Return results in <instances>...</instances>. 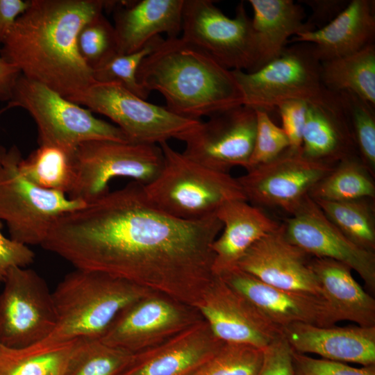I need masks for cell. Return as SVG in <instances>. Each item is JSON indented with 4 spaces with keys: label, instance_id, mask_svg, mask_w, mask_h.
<instances>
[{
    "label": "cell",
    "instance_id": "6da1fadb",
    "mask_svg": "<svg viewBox=\"0 0 375 375\" xmlns=\"http://www.w3.org/2000/svg\"><path fill=\"white\" fill-rule=\"evenodd\" d=\"M215 214L173 217L131 181L60 217L41 245L76 269L117 277L194 307L214 278Z\"/></svg>",
    "mask_w": 375,
    "mask_h": 375
},
{
    "label": "cell",
    "instance_id": "7a4b0ae2",
    "mask_svg": "<svg viewBox=\"0 0 375 375\" xmlns=\"http://www.w3.org/2000/svg\"><path fill=\"white\" fill-rule=\"evenodd\" d=\"M108 1L31 0L1 44V54L28 79L65 98L95 81L78 50V35Z\"/></svg>",
    "mask_w": 375,
    "mask_h": 375
},
{
    "label": "cell",
    "instance_id": "3957f363",
    "mask_svg": "<svg viewBox=\"0 0 375 375\" xmlns=\"http://www.w3.org/2000/svg\"><path fill=\"white\" fill-rule=\"evenodd\" d=\"M137 80L148 93L157 91L173 113L201 120L244 105L229 70L181 37L167 38L141 62Z\"/></svg>",
    "mask_w": 375,
    "mask_h": 375
},
{
    "label": "cell",
    "instance_id": "277c9868",
    "mask_svg": "<svg viewBox=\"0 0 375 375\" xmlns=\"http://www.w3.org/2000/svg\"><path fill=\"white\" fill-rule=\"evenodd\" d=\"M153 292L108 274L76 269L52 292L57 324L45 340L100 339L122 310Z\"/></svg>",
    "mask_w": 375,
    "mask_h": 375
},
{
    "label": "cell",
    "instance_id": "5b68a950",
    "mask_svg": "<svg viewBox=\"0 0 375 375\" xmlns=\"http://www.w3.org/2000/svg\"><path fill=\"white\" fill-rule=\"evenodd\" d=\"M159 145L163 153L162 169L143 188L149 200L161 210L193 221L215 215L226 202L247 201L237 178L229 173L211 169L191 160L168 142Z\"/></svg>",
    "mask_w": 375,
    "mask_h": 375
},
{
    "label": "cell",
    "instance_id": "8992f818",
    "mask_svg": "<svg viewBox=\"0 0 375 375\" xmlns=\"http://www.w3.org/2000/svg\"><path fill=\"white\" fill-rule=\"evenodd\" d=\"M12 107L24 108L33 119L40 145L56 147L71 156L85 142H128L115 125L97 118L89 109L22 74L6 108Z\"/></svg>",
    "mask_w": 375,
    "mask_h": 375
},
{
    "label": "cell",
    "instance_id": "52a82bcc",
    "mask_svg": "<svg viewBox=\"0 0 375 375\" xmlns=\"http://www.w3.org/2000/svg\"><path fill=\"white\" fill-rule=\"evenodd\" d=\"M22 158L12 146L0 148V221L10 238L25 245H42L56 221L85 205L66 194L41 188L19 172Z\"/></svg>",
    "mask_w": 375,
    "mask_h": 375
},
{
    "label": "cell",
    "instance_id": "ba28073f",
    "mask_svg": "<svg viewBox=\"0 0 375 375\" xmlns=\"http://www.w3.org/2000/svg\"><path fill=\"white\" fill-rule=\"evenodd\" d=\"M66 99L107 117L133 143L159 145L171 139L182 141L201 122L147 102L115 82L94 81Z\"/></svg>",
    "mask_w": 375,
    "mask_h": 375
},
{
    "label": "cell",
    "instance_id": "9c48e42d",
    "mask_svg": "<svg viewBox=\"0 0 375 375\" xmlns=\"http://www.w3.org/2000/svg\"><path fill=\"white\" fill-rule=\"evenodd\" d=\"M242 92L244 105L269 114L290 100L319 101L328 93L321 79V62L312 45L298 42L258 69L231 70Z\"/></svg>",
    "mask_w": 375,
    "mask_h": 375
},
{
    "label": "cell",
    "instance_id": "30bf717a",
    "mask_svg": "<svg viewBox=\"0 0 375 375\" xmlns=\"http://www.w3.org/2000/svg\"><path fill=\"white\" fill-rule=\"evenodd\" d=\"M72 160L74 181L69 197L88 203L109 192L115 178L149 183L162 169L163 153L158 144L92 140L79 145Z\"/></svg>",
    "mask_w": 375,
    "mask_h": 375
},
{
    "label": "cell",
    "instance_id": "8fae6325",
    "mask_svg": "<svg viewBox=\"0 0 375 375\" xmlns=\"http://www.w3.org/2000/svg\"><path fill=\"white\" fill-rule=\"evenodd\" d=\"M210 0H184L181 38L229 70L256 69L257 51L251 19L241 1L233 18Z\"/></svg>",
    "mask_w": 375,
    "mask_h": 375
},
{
    "label": "cell",
    "instance_id": "7c38bea8",
    "mask_svg": "<svg viewBox=\"0 0 375 375\" xmlns=\"http://www.w3.org/2000/svg\"><path fill=\"white\" fill-rule=\"evenodd\" d=\"M0 293V344L24 348L47 339L57 324L52 292L27 267L10 268Z\"/></svg>",
    "mask_w": 375,
    "mask_h": 375
},
{
    "label": "cell",
    "instance_id": "4fadbf2b",
    "mask_svg": "<svg viewBox=\"0 0 375 375\" xmlns=\"http://www.w3.org/2000/svg\"><path fill=\"white\" fill-rule=\"evenodd\" d=\"M202 319L195 308L153 292L122 310L99 340L135 353L168 340Z\"/></svg>",
    "mask_w": 375,
    "mask_h": 375
},
{
    "label": "cell",
    "instance_id": "5bb4252c",
    "mask_svg": "<svg viewBox=\"0 0 375 375\" xmlns=\"http://www.w3.org/2000/svg\"><path fill=\"white\" fill-rule=\"evenodd\" d=\"M333 167L288 149L273 160L247 170L237 179L252 205L278 208L292 215L312 188Z\"/></svg>",
    "mask_w": 375,
    "mask_h": 375
},
{
    "label": "cell",
    "instance_id": "9a60e30c",
    "mask_svg": "<svg viewBox=\"0 0 375 375\" xmlns=\"http://www.w3.org/2000/svg\"><path fill=\"white\" fill-rule=\"evenodd\" d=\"M208 118L183 139V153L217 172L229 173L235 167L246 169L256 136V110L240 105Z\"/></svg>",
    "mask_w": 375,
    "mask_h": 375
},
{
    "label": "cell",
    "instance_id": "2e32d148",
    "mask_svg": "<svg viewBox=\"0 0 375 375\" xmlns=\"http://www.w3.org/2000/svg\"><path fill=\"white\" fill-rule=\"evenodd\" d=\"M287 239L313 258H328L356 271L371 293L375 292V252L349 240L308 196L283 224Z\"/></svg>",
    "mask_w": 375,
    "mask_h": 375
},
{
    "label": "cell",
    "instance_id": "e0dca14e",
    "mask_svg": "<svg viewBox=\"0 0 375 375\" xmlns=\"http://www.w3.org/2000/svg\"><path fill=\"white\" fill-rule=\"evenodd\" d=\"M194 308L213 335L224 342L264 349L283 335L279 328L216 275Z\"/></svg>",
    "mask_w": 375,
    "mask_h": 375
},
{
    "label": "cell",
    "instance_id": "ac0fdd59",
    "mask_svg": "<svg viewBox=\"0 0 375 375\" xmlns=\"http://www.w3.org/2000/svg\"><path fill=\"white\" fill-rule=\"evenodd\" d=\"M217 276L281 331L295 323L327 327L339 322L324 297L269 285L237 267Z\"/></svg>",
    "mask_w": 375,
    "mask_h": 375
},
{
    "label": "cell",
    "instance_id": "d6986e66",
    "mask_svg": "<svg viewBox=\"0 0 375 375\" xmlns=\"http://www.w3.org/2000/svg\"><path fill=\"white\" fill-rule=\"evenodd\" d=\"M311 258L287 239L280 224L253 244L235 267L269 285L324 297Z\"/></svg>",
    "mask_w": 375,
    "mask_h": 375
},
{
    "label": "cell",
    "instance_id": "ffe728a7",
    "mask_svg": "<svg viewBox=\"0 0 375 375\" xmlns=\"http://www.w3.org/2000/svg\"><path fill=\"white\" fill-rule=\"evenodd\" d=\"M223 343L202 319L160 344L133 353L118 375H188Z\"/></svg>",
    "mask_w": 375,
    "mask_h": 375
},
{
    "label": "cell",
    "instance_id": "44dd1931",
    "mask_svg": "<svg viewBox=\"0 0 375 375\" xmlns=\"http://www.w3.org/2000/svg\"><path fill=\"white\" fill-rule=\"evenodd\" d=\"M294 351L362 366L375 365V326H317L295 323L282 330Z\"/></svg>",
    "mask_w": 375,
    "mask_h": 375
},
{
    "label": "cell",
    "instance_id": "7402d4cb",
    "mask_svg": "<svg viewBox=\"0 0 375 375\" xmlns=\"http://www.w3.org/2000/svg\"><path fill=\"white\" fill-rule=\"evenodd\" d=\"M184 0H140L131 3L115 1L113 25L117 54H128L143 48L161 33L167 38H178L181 32Z\"/></svg>",
    "mask_w": 375,
    "mask_h": 375
},
{
    "label": "cell",
    "instance_id": "603a6c76",
    "mask_svg": "<svg viewBox=\"0 0 375 375\" xmlns=\"http://www.w3.org/2000/svg\"><path fill=\"white\" fill-rule=\"evenodd\" d=\"M374 1L351 0L326 25L298 33L289 42L311 44L316 58L322 62L360 51L374 43Z\"/></svg>",
    "mask_w": 375,
    "mask_h": 375
},
{
    "label": "cell",
    "instance_id": "cb8c5ba5",
    "mask_svg": "<svg viewBox=\"0 0 375 375\" xmlns=\"http://www.w3.org/2000/svg\"><path fill=\"white\" fill-rule=\"evenodd\" d=\"M222 224V233L212 244V272L219 275L235 267L247 250L280 224L258 206L244 200L221 206L215 212Z\"/></svg>",
    "mask_w": 375,
    "mask_h": 375
},
{
    "label": "cell",
    "instance_id": "d4e9b609",
    "mask_svg": "<svg viewBox=\"0 0 375 375\" xmlns=\"http://www.w3.org/2000/svg\"><path fill=\"white\" fill-rule=\"evenodd\" d=\"M301 152L306 158L334 165L358 155L337 92L308 103Z\"/></svg>",
    "mask_w": 375,
    "mask_h": 375
},
{
    "label": "cell",
    "instance_id": "484cf974",
    "mask_svg": "<svg viewBox=\"0 0 375 375\" xmlns=\"http://www.w3.org/2000/svg\"><path fill=\"white\" fill-rule=\"evenodd\" d=\"M249 3L253 13L251 24L257 51L256 70L278 57L290 37L315 30L304 22L303 8L292 0H249Z\"/></svg>",
    "mask_w": 375,
    "mask_h": 375
},
{
    "label": "cell",
    "instance_id": "4316f807",
    "mask_svg": "<svg viewBox=\"0 0 375 375\" xmlns=\"http://www.w3.org/2000/svg\"><path fill=\"white\" fill-rule=\"evenodd\" d=\"M323 297L339 322L348 320L360 326H375V299L354 279L351 269L328 258H312Z\"/></svg>",
    "mask_w": 375,
    "mask_h": 375
},
{
    "label": "cell",
    "instance_id": "83f0119b",
    "mask_svg": "<svg viewBox=\"0 0 375 375\" xmlns=\"http://www.w3.org/2000/svg\"><path fill=\"white\" fill-rule=\"evenodd\" d=\"M79 340H44L24 348L0 344V375H66Z\"/></svg>",
    "mask_w": 375,
    "mask_h": 375
},
{
    "label": "cell",
    "instance_id": "f1b7e54d",
    "mask_svg": "<svg viewBox=\"0 0 375 375\" xmlns=\"http://www.w3.org/2000/svg\"><path fill=\"white\" fill-rule=\"evenodd\" d=\"M324 86L333 92H349L375 108V45L321 62Z\"/></svg>",
    "mask_w": 375,
    "mask_h": 375
},
{
    "label": "cell",
    "instance_id": "f546056e",
    "mask_svg": "<svg viewBox=\"0 0 375 375\" xmlns=\"http://www.w3.org/2000/svg\"><path fill=\"white\" fill-rule=\"evenodd\" d=\"M312 200L349 201L375 197L372 175L357 155L344 158L308 193Z\"/></svg>",
    "mask_w": 375,
    "mask_h": 375
},
{
    "label": "cell",
    "instance_id": "4dcf8cb0",
    "mask_svg": "<svg viewBox=\"0 0 375 375\" xmlns=\"http://www.w3.org/2000/svg\"><path fill=\"white\" fill-rule=\"evenodd\" d=\"M372 199L313 200L326 217L358 247L375 251V216Z\"/></svg>",
    "mask_w": 375,
    "mask_h": 375
},
{
    "label": "cell",
    "instance_id": "1f68e13d",
    "mask_svg": "<svg viewBox=\"0 0 375 375\" xmlns=\"http://www.w3.org/2000/svg\"><path fill=\"white\" fill-rule=\"evenodd\" d=\"M72 157L53 146L40 145L26 158L21 159V174L35 185L69 194L74 181Z\"/></svg>",
    "mask_w": 375,
    "mask_h": 375
},
{
    "label": "cell",
    "instance_id": "d6a6232c",
    "mask_svg": "<svg viewBox=\"0 0 375 375\" xmlns=\"http://www.w3.org/2000/svg\"><path fill=\"white\" fill-rule=\"evenodd\" d=\"M357 154L372 176L375 173L374 107L355 94L337 92Z\"/></svg>",
    "mask_w": 375,
    "mask_h": 375
},
{
    "label": "cell",
    "instance_id": "836d02e7",
    "mask_svg": "<svg viewBox=\"0 0 375 375\" xmlns=\"http://www.w3.org/2000/svg\"><path fill=\"white\" fill-rule=\"evenodd\" d=\"M132 354L99 339H80L66 375H118Z\"/></svg>",
    "mask_w": 375,
    "mask_h": 375
},
{
    "label": "cell",
    "instance_id": "e575fe53",
    "mask_svg": "<svg viewBox=\"0 0 375 375\" xmlns=\"http://www.w3.org/2000/svg\"><path fill=\"white\" fill-rule=\"evenodd\" d=\"M262 360V349L246 344L224 342L188 375H257Z\"/></svg>",
    "mask_w": 375,
    "mask_h": 375
},
{
    "label": "cell",
    "instance_id": "d590c367",
    "mask_svg": "<svg viewBox=\"0 0 375 375\" xmlns=\"http://www.w3.org/2000/svg\"><path fill=\"white\" fill-rule=\"evenodd\" d=\"M77 44L81 58L92 71L117 54L115 28L103 13L83 26Z\"/></svg>",
    "mask_w": 375,
    "mask_h": 375
},
{
    "label": "cell",
    "instance_id": "8d00e7d4",
    "mask_svg": "<svg viewBox=\"0 0 375 375\" xmlns=\"http://www.w3.org/2000/svg\"><path fill=\"white\" fill-rule=\"evenodd\" d=\"M160 35L155 37L143 48L128 54H116L100 67L93 71L97 82H115L139 97L146 100L149 93L146 92L137 80L138 69L144 58L150 54L162 42Z\"/></svg>",
    "mask_w": 375,
    "mask_h": 375
},
{
    "label": "cell",
    "instance_id": "74e56055",
    "mask_svg": "<svg viewBox=\"0 0 375 375\" xmlns=\"http://www.w3.org/2000/svg\"><path fill=\"white\" fill-rule=\"evenodd\" d=\"M256 112V131L249 170L278 157L290 148V141L283 128L276 125L269 114L262 110Z\"/></svg>",
    "mask_w": 375,
    "mask_h": 375
},
{
    "label": "cell",
    "instance_id": "f35d334b",
    "mask_svg": "<svg viewBox=\"0 0 375 375\" xmlns=\"http://www.w3.org/2000/svg\"><path fill=\"white\" fill-rule=\"evenodd\" d=\"M293 375H375V365L354 367L344 362L315 358L292 350Z\"/></svg>",
    "mask_w": 375,
    "mask_h": 375
},
{
    "label": "cell",
    "instance_id": "ab89813d",
    "mask_svg": "<svg viewBox=\"0 0 375 375\" xmlns=\"http://www.w3.org/2000/svg\"><path fill=\"white\" fill-rule=\"evenodd\" d=\"M276 110L281 118V128L290 141L289 149L301 151L308 102L301 100L286 101L279 104Z\"/></svg>",
    "mask_w": 375,
    "mask_h": 375
},
{
    "label": "cell",
    "instance_id": "60d3db41",
    "mask_svg": "<svg viewBox=\"0 0 375 375\" xmlns=\"http://www.w3.org/2000/svg\"><path fill=\"white\" fill-rule=\"evenodd\" d=\"M257 375H293L292 349L283 335L263 349Z\"/></svg>",
    "mask_w": 375,
    "mask_h": 375
},
{
    "label": "cell",
    "instance_id": "b9f144b4",
    "mask_svg": "<svg viewBox=\"0 0 375 375\" xmlns=\"http://www.w3.org/2000/svg\"><path fill=\"white\" fill-rule=\"evenodd\" d=\"M1 228L0 221V284L10 268L26 267L35 259V253L28 246L6 238L3 235Z\"/></svg>",
    "mask_w": 375,
    "mask_h": 375
},
{
    "label": "cell",
    "instance_id": "7bdbcfd3",
    "mask_svg": "<svg viewBox=\"0 0 375 375\" xmlns=\"http://www.w3.org/2000/svg\"><path fill=\"white\" fill-rule=\"evenodd\" d=\"M310 8L311 15L306 21L315 29L320 28L336 17L347 6V0H301Z\"/></svg>",
    "mask_w": 375,
    "mask_h": 375
},
{
    "label": "cell",
    "instance_id": "ee69618b",
    "mask_svg": "<svg viewBox=\"0 0 375 375\" xmlns=\"http://www.w3.org/2000/svg\"><path fill=\"white\" fill-rule=\"evenodd\" d=\"M31 1L0 0V44L12 28L17 18L29 7Z\"/></svg>",
    "mask_w": 375,
    "mask_h": 375
},
{
    "label": "cell",
    "instance_id": "f6af8a7d",
    "mask_svg": "<svg viewBox=\"0 0 375 375\" xmlns=\"http://www.w3.org/2000/svg\"><path fill=\"white\" fill-rule=\"evenodd\" d=\"M20 75L19 70L2 57L0 48V101L10 100L14 87Z\"/></svg>",
    "mask_w": 375,
    "mask_h": 375
},
{
    "label": "cell",
    "instance_id": "bcb514c9",
    "mask_svg": "<svg viewBox=\"0 0 375 375\" xmlns=\"http://www.w3.org/2000/svg\"><path fill=\"white\" fill-rule=\"evenodd\" d=\"M1 111H3V110H1ZM1 111H0V112H1ZM0 147H1V146H0Z\"/></svg>",
    "mask_w": 375,
    "mask_h": 375
}]
</instances>
